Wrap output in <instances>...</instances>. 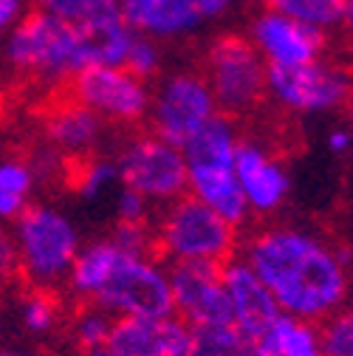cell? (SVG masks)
<instances>
[{
	"label": "cell",
	"mask_w": 353,
	"mask_h": 356,
	"mask_svg": "<svg viewBox=\"0 0 353 356\" xmlns=\"http://www.w3.org/2000/svg\"><path fill=\"white\" fill-rule=\"evenodd\" d=\"M119 257H122V249L110 238H97L91 243H82L71 272L65 277L68 294L82 305H91Z\"/></svg>",
	"instance_id": "cell-19"
},
{
	"label": "cell",
	"mask_w": 353,
	"mask_h": 356,
	"mask_svg": "<svg viewBox=\"0 0 353 356\" xmlns=\"http://www.w3.org/2000/svg\"><path fill=\"white\" fill-rule=\"evenodd\" d=\"M217 102L201 71H175L158 82L150 97V127L153 136L184 147L195 133L215 119Z\"/></svg>",
	"instance_id": "cell-10"
},
{
	"label": "cell",
	"mask_w": 353,
	"mask_h": 356,
	"mask_svg": "<svg viewBox=\"0 0 353 356\" xmlns=\"http://www.w3.org/2000/svg\"><path fill=\"white\" fill-rule=\"evenodd\" d=\"M238 3L240 0H122V17L136 34L175 40L217 23Z\"/></svg>",
	"instance_id": "cell-12"
},
{
	"label": "cell",
	"mask_w": 353,
	"mask_h": 356,
	"mask_svg": "<svg viewBox=\"0 0 353 356\" xmlns=\"http://www.w3.org/2000/svg\"><path fill=\"white\" fill-rule=\"evenodd\" d=\"M91 305L110 317H167L172 314L170 275L156 257L122 252Z\"/></svg>",
	"instance_id": "cell-7"
},
{
	"label": "cell",
	"mask_w": 353,
	"mask_h": 356,
	"mask_svg": "<svg viewBox=\"0 0 353 356\" xmlns=\"http://www.w3.org/2000/svg\"><path fill=\"white\" fill-rule=\"evenodd\" d=\"M76 356H119V353L105 345V348H94V350H82V353H76Z\"/></svg>",
	"instance_id": "cell-37"
},
{
	"label": "cell",
	"mask_w": 353,
	"mask_h": 356,
	"mask_svg": "<svg viewBox=\"0 0 353 356\" xmlns=\"http://www.w3.org/2000/svg\"><path fill=\"white\" fill-rule=\"evenodd\" d=\"M119 184V167L110 159L88 156L74 170V190L82 201H97Z\"/></svg>",
	"instance_id": "cell-26"
},
{
	"label": "cell",
	"mask_w": 353,
	"mask_h": 356,
	"mask_svg": "<svg viewBox=\"0 0 353 356\" xmlns=\"http://www.w3.org/2000/svg\"><path fill=\"white\" fill-rule=\"evenodd\" d=\"M246 37L252 40V46L257 49V54L269 68H294V65L314 63L328 49L325 31L302 26L272 9L257 12Z\"/></svg>",
	"instance_id": "cell-14"
},
{
	"label": "cell",
	"mask_w": 353,
	"mask_h": 356,
	"mask_svg": "<svg viewBox=\"0 0 353 356\" xmlns=\"http://www.w3.org/2000/svg\"><path fill=\"white\" fill-rule=\"evenodd\" d=\"M201 74L217 102V111L227 116L249 113L266 97L269 65L263 63L246 34H217L206 46Z\"/></svg>",
	"instance_id": "cell-6"
},
{
	"label": "cell",
	"mask_w": 353,
	"mask_h": 356,
	"mask_svg": "<svg viewBox=\"0 0 353 356\" xmlns=\"http://www.w3.org/2000/svg\"><path fill=\"white\" fill-rule=\"evenodd\" d=\"M124 254H136V257H156V235L150 224H119L108 235Z\"/></svg>",
	"instance_id": "cell-30"
},
{
	"label": "cell",
	"mask_w": 353,
	"mask_h": 356,
	"mask_svg": "<svg viewBox=\"0 0 353 356\" xmlns=\"http://www.w3.org/2000/svg\"><path fill=\"white\" fill-rule=\"evenodd\" d=\"M240 3H254V0H240Z\"/></svg>",
	"instance_id": "cell-40"
},
{
	"label": "cell",
	"mask_w": 353,
	"mask_h": 356,
	"mask_svg": "<svg viewBox=\"0 0 353 356\" xmlns=\"http://www.w3.org/2000/svg\"><path fill=\"white\" fill-rule=\"evenodd\" d=\"M0 356H54L49 350H37V348H3Z\"/></svg>",
	"instance_id": "cell-36"
},
{
	"label": "cell",
	"mask_w": 353,
	"mask_h": 356,
	"mask_svg": "<svg viewBox=\"0 0 353 356\" xmlns=\"http://www.w3.org/2000/svg\"><path fill=\"white\" fill-rule=\"evenodd\" d=\"M240 133L232 116L217 113L181 147L187 167V195L227 218L232 227L246 224L249 209L235 178V153Z\"/></svg>",
	"instance_id": "cell-3"
},
{
	"label": "cell",
	"mask_w": 353,
	"mask_h": 356,
	"mask_svg": "<svg viewBox=\"0 0 353 356\" xmlns=\"http://www.w3.org/2000/svg\"><path fill=\"white\" fill-rule=\"evenodd\" d=\"M17 320L28 337H49L60 325V302L54 289H28L17 302Z\"/></svg>",
	"instance_id": "cell-24"
},
{
	"label": "cell",
	"mask_w": 353,
	"mask_h": 356,
	"mask_svg": "<svg viewBox=\"0 0 353 356\" xmlns=\"http://www.w3.org/2000/svg\"><path fill=\"white\" fill-rule=\"evenodd\" d=\"M266 9L286 15L302 26H311L320 31L339 29L342 20V0H263Z\"/></svg>",
	"instance_id": "cell-25"
},
{
	"label": "cell",
	"mask_w": 353,
	"mask_h": 356,
	"mask_svg": "<svg viewBox=\"0 0 353 356\" xmlns=\"http://www.w3.org/2000/svg\"><path fill=\"white\" fill-rule=\"evenodd\" d=\"M235 178L249 215H274L288 201L291 175L286 164L254 139H240L235 153Z\"/></svg>",
	"instance_id": "cell-15"
},
{
	"label": "cell",
	"mask_w": 353,
	"mask_h": 356,
	"mask_svg": "<svg viewBox=\"0 0 353 356\" xmlns=\"http://www.w3.org/2000/svg\"><path fill=\"white\" fill-rule=\"evenodd\" d=\"M34 9L46 12L76 29H91L122 15V0H34Z\"/></svg>",
	"instance_id": "cell-23"
},
{
	"label": "cell",
	"mask_w": 353,
	"mask_h": 356,
	"mask_svg": "<svg viewBox=\"0 0 353 356\" xmlns=\"http://www.w3.org/2000/svg\"><path fill=\"white\" fill-rule=\"evenodd\" d=\"M153 235L156 254L170 263H227L238 254V227L192 195L167 204Z\"/></svg>",
	"instance_id": "cell-5"
},
{
	"label": "cell",
	"mask_w": 353,
	"mask_h": 356,
	"mask_svg": "<svg viewBox=\"0 0 353 356\" xmlns=\"http://www.w3.org/2000/svg\"><path fill=\"white\" fill-rule=\"evenodd\" d=\"M325 145H328V150H331L334 156H342V153H347V150L353 147V136H350L347 127H334V130L328 133Z\"/></svg>",
	"instance_id": "cell-34"
},
{
	"label": "cell",
	"mask_w": 353,
	"mask_h": 356,
	"mask_svg": "<svg viewBox=\"0 0 353 356\" xmlns=\"http://www.w3.org/2000/svg\"><path fill=\"white\" fill-rule=\"evenodd\" d=\"M17 272L34 289H54L65 283L82 249V235L68 212L54 204H31L9 224Z\"/></svg>",
	"instance_id": "cell-4"
},
{
	"label": "cell",
	"mask_w": 353,
	"mask_h": 356,
	"mask_svg": "<svg viewBox=\"0 0 353 356\" xmlns=\"http://www.w3.org/2000/svg\"><path fill=\"white\" fill-rule=\"evenodd\" d=\"M192 328L175 314L116 317L108 348L119 356H190Z\"/></svg>",
	"instance_id": "cell-16"
},
{
	"label": "cell",
	"mask_w": 353,
	"mask_h": 356,
	"mask_svg": "<svg viewBox=\"0 0 353 356\" xmlns=\"http://www.w3.org/2000/svg\"><path fill=\"white\" fill-rule=\"evenodd\" d=\"M42 133H46L49 145L57 153L85 159L99 145L105 133V119H99L94 111H88L76 99L65 97L63 102L49 108L46 119H42Z\"/></svg>",
	"instance_id": "cell-18"
},
{
	"label": "cell",
	"mask_w": 353,
	"mask_h": 356,
	"mask_svg": "<svg viewBox=\"0 0 353 356\" xmlns=\"http://www.w3.org/2000/svg\"><path fill=\"white\" fill-rule=\"evenodd\" d=\"M224 263H170L172 314L190 328L232 323V308L224 289Z\"/></svg>",
	"instance_id": "cell-13"
},
{
	"label": "cell",
	"mask_w": 353,
	"mask_h": 356,
	"mask_svg": "<svg viewBox=\"0 0 353 356\" xmlns=\"http://www.w3.org/2000/svg\"><path fill=\"white\" fill-rule=\"evenodd\" d=\"M122 187L139 193L145 201L167 207L187 195L184 153L153 133L133 136L116 159Z\"/></svg>",
	"instance_id": "cell-9"
},
{
	"label": "cell",
	"mask_w": 353,
	"mask_h": 356,
	"mask_svg": "<svg viewBox=\"0 0 353 356\" xmlns=\"http://www.w3.org/2000/svg\"><path fill=\"white\" fill-rule=\"evenodd\" d=\"M161 63H164V57H161L158 40L145 37V34H133V40H130V49H127V54H124L122 68L130 71L133 76H139V79H145V82H150L153 76L161 74Z\"/></svg>",
	"instance_id": "cell-28"
},
{
	"label": "cell",
	"mask_w": 353,
	"mask_h": 356,
	"mask_svg": "<svg viewBox=\"0 0 353 356\" xmlns=\"http://www.w3.org/2000/svg\"><path fill=\"white\" fill-rule=\"evenodd\" d=\"M254 339L235 323H217L192 328L190 356H252Z\"/></svg>",
	"instance_id": "cell-22"
},
{
	"label": "cell",
	"mask_w": 353,
	"mask_h": 356,
	"mask_svg": "<svg viewBox=\"0 0 353 356\" xmlns=\"http://www.w3.org/2000/svg\"><path fill=\"white\" fill-rule=\"evenodd\" d=\"M240 257L274 297L280 314L322 323L347 297V254L299 227L257 229Z\"/></svg>",
	"instance_id": "cell-1"
},
{
	"label": "cell",
	"mask_w": 353,
	"mask_h": 356,
	"mask_svg": "<svg viewBox=\"0 0 353 356\" xmlns=\"http://www.w3.org/2000/svg\"><path fill=\"white\" fill-rule=\"evenodd\" d=\"M252 356H322L317 323L280 314L254 339Z\"/></svg>",
	"instance_id": "cell-20"
},
{
	"label": "cell",
	"mask_w": 353,
	"mask_h": 356,
	"mask_svg": "<svg viewBox=\"0 0 353 356\" xmlns=\"http://www.w3.org/2000/svg\"><path fill=\"white\" fill-rule=\"evenodd\" d=\"M68 97L105 122L136 124L150 113V85L119 65H88L68 82Z\"/></svg>",
	"instance_id": "cell-11"
},
{
	"label": "cell",
	"mask_w": 353,
	"mask_h": 356,
	"mask_svg": "<svg viewBox=\"0 0 353 356\" xmlns=\"http://www.w3.org/2000/svg\"><path fill=\"white\" fill-rule=\"evenodd\" d=\"M339 29H345V34L353 37V0H342V20Z\"/></svg>",
	"instance_id": "cell-35"
},
{
	"label": "cell",
	"mask_w": 353,
	"mask_h": 356,
	"mask_svg": "<svg viewBox=\"0 0 353 356\" xmlns=\"http://www.w3.org/2000/svg\"><path fill=\"white\" fill-rule=\"evenodd\" d=\"M23 15H26V0H0V40L17 26Z\"/></svg>",
	"instance_id": "cell-33"
},
{
	"label": "cell",
	"mask_w": 353,
	"mask_h": 356,
	"mask_svg": "<svg viewBox=\"0 0 353 356\" xmlns=\"http://www.w3.org/2000/svg\"><path fill=\"white\" fill-rule=\"evenodd\" d=\"M15 275H17V257H15L12 232L6 224H0V286H6Z\"/></svg>",
	"instance_id": "cell-32"
},
{
	"label": "cell",
	"mask_w": 353,
	"mask_h": 356,
	"mask_svg": "<svg viewBox=\"0 0 353 356\" xmlns=\"http://www.w3.org/2000/svg\"><path fill=\"white\" fill-rule=\"evenodd\" d=\"M6 348V328H3V320H0V350Z\"/></svg>",
	"instance_id": "cell-39"
},
{
	"label": "cell",
	"mask_w": 353,
	"mask_h": 356,
	"mask_svg": "<svg viewBox=\"0 0 353 356\" xmlns=\"http://www.w3.org/2000/svg\"><path fill=\"white\" fill-rule=\"evenodd\" d=\"M113 320L108 311L97 308V305H82L76 311V317L71 323V339L76 345V350H94V348H105L113 331Z\"/></svg>",
	"instance_id": "cell-27"
},
{
	"label": "cell",
	"mask_w": 353,
	"mask_h": 356,
	"mask_svg": "<svg viewBox=\"0 0 353 356\" xmlns=\"http://www.w3.org/2000/svg\"><path fill=\"white\" fill-rule=\"evenodd\" d=\"M40 172L31 159L3 156L0 159V224L17 220L31 204L37 193Z\"/></svg>",
	"instance_id": "cell-21"
},
{
	"label": "cell",
	"mask_w": 353,
	"mask_h": 356,
	"mask_svg": "<svg viewBox=\"0 0 353 356\" xmlns=\"http://www.w3.org/2000/svg\"><path fill=\"white\" fill-rule=\"evenodd\" d=\"M353 91V76L328 60H314L294 68H269L266 97L288 113L322 116L345 108Z\"/></svg>",
	"instance_id": "cell-8"
},
{
	"label": "cell",
	"mask_w": 353,
	"mask_h": 356,
	"mask_svg": "<svg viewBox=\"0 0 353 356\" xmlns=\"http://www.w3.org/2000/svg\"><path fill=\"white\" fill-rule=\"evenodd\" d=\"M116 220L119 224H150V215H153V204L145 201L139 193L122 187L116 193Z\"/></svg>",
	"instance_id": "cell-31"
},
{
	"label": "cell",
	"mask_w": 353,
	"mask_h": 356,
	"mask_svg": "<svg viewBox=\"0 0 353 356\" xmlns=\"http://www.w3.org/2000/svg\"><path fill=\"white\" fill-rule=\"evenodd\" d=\"M322 356H353V311H336L320 325Z\"/></svg>",
	"instance_id": "cell-29"
},
{
	"label": "cell",
	"mask_w": 353,
	"mask_h": 356,
	"mask_svg": "<svg viewBox=\"0 0 353 356\" xmlns=\"http://www.w3.org/2000/svg\"><path fill=\"white\" fill-rule=\"evenodd\" d=\"M3 60L23 79L60 85L91 65V51L82 29L31 9L3 37Z\"/></svg>",
	"instance_id": "cell-2"
},
{
	"label": "cell",
	"mask_w": 353,
	"mask_h": 356,
	"mask_svg": "<svg viewBox=\"0 0 353 356\" xmlns=\"http://www.w3.org/2000/svg\"><path fill=\"white\" fill-rule=\"evenodd\" d=\"M345 108H347V130H350V136H353V91H350V97H347Z\"/></svg>",
	"instance_id": "cell-38"
},
{
	"label": "cell",
	"mask_w": 353,
	"mask_h": 356,
	"mask_svg": "<svg viewBox=\"0 0 353 356\" xmlns=\"http://www.w3.org/2000/svg\"><path fill=\"white\" fill-rule=\"evenodd\" d=\"M220 272H224V289H227L229 308H232V323L240 331H246L252 339H257L280 317L274 297L269 294V289L263 286V280L252 272V266L240 254L229 257L220 266Z\"/></svg>",
	"instance_id": "cell-17"
}]
</instances>
